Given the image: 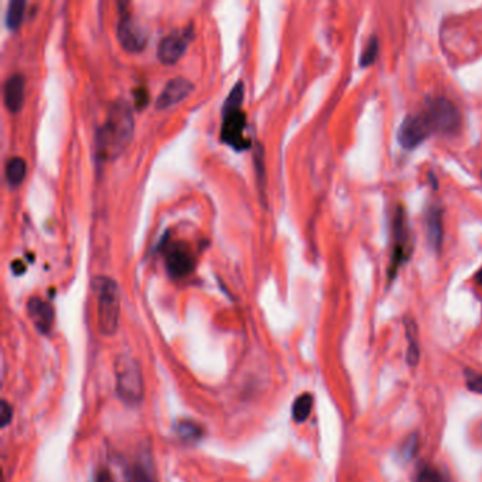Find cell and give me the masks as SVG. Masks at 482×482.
Listing matches in <instances>:
<instances>
[{
  "mask_svg": "<svg viewBox=\"0 0 482 482\" xmlns=\"http://www.w3.org/2000/svg\"><path fill=\"white\" fill-rule=\"evenodd\" d=\"M113 374L119 399L129 406L140 404L145 399V381L139 362L129 355H119L113 364Z\"/></svg>",
  "mask_w": 482,
  "mask_h": 482,
  "instance_id": "cell-2",
  "label": "cell"
},
{
  "mask_svg": "<svg viewBox=\"0 0 482 482\" xmlns=\"http://www.w3.org/2000/svg\"><path fill=\"white\" fill-rule=\"evenodd\" d=\"M242 100H243V83L239 81L235 84V87L231 90L229 95L225 99L222 113L231 112L235 109H242Z\"/></svg>",
  "mask_w": 482,
  "mask_h": 482,
  "instance_id": "cell-18",
  "label": "cell"
},
{
  "mask_svg": "<svg viewBox=\"0 0 482 482\" xmlns=\"http://www.w3.org/2000/svg\"><path fill=\"white\" fill-rule=\"evenodd\" d=\"M427 239L433 249H440L443 242V211L439 206H431L426 216Z\"/></svg>",
  "mask_w": 482,
  "mask_h": 482,
  "instance_id": "cell-14",
  "label": "cell"
},
{
  "mask_svg": "<svg viewBox=\"0 0 482 482\" xmlns=\"http://www.w3.org/2000/svg\"><path fill=\"white\" fill-rule=\"evenodd\" d=\"M192 40V27L183 31H173L164 36L157 47V57L163 64L177 63L186 53Z\"/></svg>",
  "mask_w": 482,
  "mask_h": 482,
  "instance_id": "cell-9",
  "label": "cell"
},
{
  "mask_svg": "<svg viewBox=\"0 0 482 482\" xmlns=\"http://www.w3.org/2000/svg\"><path fill=\"white\" fill-rule=\"evenodd\" d=\"M26 1L24 0H10L6 10V24L9 28H17L21 24L24 16Z\"/></svg>",
  "mask_w": 482,
  "mask_h": 482,
  "instance_id": "cell-16",
  "label": "cell"
},
{
  "mask_svg": "<svg viewBox=\"0 0 482 482\" xmlns=\"http://www.w3.org/2000/svg\"><path fill=\"white\" fill-rule=\"evenodd\" d=\"M222 127H221V139L231 147L236 150H245L251 146L249 139L245 137L246 127V116L242 109H235L231 112L222 113Z\"/></svg>",
  "mask_w": 482,
  "mask_h": 482,
  "instance_id": "cell-7",
  "label": "cell"
},
{
  "mask_svg": "<svg viewBox=\"0 0 482 482\" xmlns=\"http://www.w3.org/2000/svg\"><path fill=\"white\" fill-rule=\"evenodd\" d=\"M27 314L38 332L48 334L51 331L54 324V308L48 301L37 295L30 297L27 301Z\"/></svg>",
  "mask_w": 482,
  "mask_h": 482,
  "instance_id": "cell-11",
  "label": "cell"
},
{
  "mask_svg": "<svg viewBox=\"0 0 482 482\" xmlns=\"http://www.w3.org/2000/svg\"><path fill=\"white\" fill-rule=\"evenodd\" d=\"M433 132L450 135L456 133L461 125V115L454 102L444 97L430 99L423 110Z\"/></svg>",
  "mask_w": 482,
  "mask_h": 482,
  "instance_id": "cell-4",
  "label": "cell"
},
{
  "mask_svg": "<svg viewBox=\"0 0 482 482\" xmlns=\"http://www.w3.org/2000/svg\"><path fill=\"white\" fill-rule=\"evenodd\" d=\"M135 132V120L130 105L116 100L95 137V152L99 160H113L120 156L130 143Z\"/></svg>",
  "mask_w": 482,
  "mask_h": 482,
  "instance_id": "cell-1",
  "label": "cell"
},
{
  "mask_svg": "<svg viewBox=\"0 0 482 482\" xmlns=\"http://www.w3.org/2000/svg\"><path fill=\"white\" fill-rule=\"evenodd\" d=\"M98 295V327L110 337L117 331L120 315V293L115 281L100 276L95 281Z\"/></svg>",
  "mask_w": 482,
  "mask_h": 482,
  "instance_id": "cell-3",
  "label": "cell"
},
{
  "mask_svg": "<svg viewBox=\"0 0 482 482\" xmlns=\"http://www.w3.org/2000/svg\"><path fill=\"white\" fill-rule=\"evenodd\" d=\"M117 40L129 53H139L147 43L145 28L130 16H123L117 24Z\"/></svg>",
  "mask_w": 482,
  "mask_h": 482,
  "instance_id": "cell-10",
  "label": "cell"
},
{
  "mask_svg": "<svg viewBox=\"0 0 482 482\" xmlns=\"http://www.w3.org/2000/svg\"><path fill=\"white\" fill-rule=\"evenodd\" d=\"M431 133H433V129L426 115L421 110L419 113L407 115L403 119V122L400 123L399 132H397V140L402 147L410 150V149L417 147Z\"/></svg>",
  "mask_w": 482,
  "mask_h": 482,
  "instance_id": "cell-5",
  "label": "cell"
},
{
  "mask_svg": "<svg viewBox=\"0 0 482 482\" xmlns=\"http://www.w3.org/2000/svg\"><path fill=\"white\" fill-rule=\"evenodd\" d=\"M378 50H379V43H378V38L374 36L370 38L368 44L365 46L362 54H361V67H370L375 63L377 57H378Z\"/></svg>",
  "mask_w": 482,
  "mask_h": 482,
  "instance_id": "cell-19",
  "label": "cell"
},
{
  "mask_svg": "<svg viewBox=\"0 0 482 482\" xmlns=\"http://www.w3.org/2000/svg\"><path fill=\"white\" fill-rule=\"evenodd\" d=\"M164 262L174 279H183L194 271V255L186 242H172L164 249Z\"/></svg>",
  "mask_w": 482,
  "mask_h": 482,
  "instance_id": "cell-8",
  "label": "cell"
},
{
  "mask_svg": "<svg viewBox=\"0 0 482 482\" xmlns=\"http://www.w3.org/2000/svg\"><path fill=\"white\" fill-rule=\"evenodd\" d=\"M26 173H27V164H26L24 159L11 157V159L7 160L6 169H4V176H6V180L10 186H13V187L20 186L26 179Z\"/></svg>",
  "mask_w": 482,
  "mask_h": 482,
  "instance_id": "cell-15",
  "label": "cell"
},
{
  "mask_svg": "<svg viewBox=\"0 0 482 482\" xmlns=\"http://www.w3.org/2000/svg\"><path fill=\"white\" fill-rule=\"evenodd\" d=\"M11 269L14 271V273H16V275H20V273H23V272H24V269H26V268H24L23 262L17 259V261H14V262L11 263Z\"/></svg>",
  "mask_w": 482,
  "mask_h": 482,
  "instance_id": "cell-23",
  "label": "cell"
},
{
  "mask_svg": "<svg viewBox=\"0 0 482 482\" xmlns=\"http://www.w3.org/2000/svg\"><path fill=\"white\" fill-rule=\"evenodd\" d=\"M414 482H444V478L441 477V474L433 468V467H424L419 476L416 477Z\"/></svg>",
  "mask_w": 482,
  "mask_h": 482,
  "instance_id": "cell-20",
  "label": "cell"
},
{
  "mask_svg": "<svg viewBox=\"0 0 482 482\" xmlns=\"http://www.w3.org/2000/svg\"><path fill=\"white\" fill-rule=\"evenodd\" d=\"M467 387L474 393H482V374L470 372L467 378Z\"/></svg>",
  "mask_w": 482,
  "mask_h": 482,
  "instance_id": "cell-22",
  "label": "cell"
},
{
  "mask_svg": "<svg viewBox=\"0 0 482 482\" xmlns=\"http://www.w3.org/2000/svg\"><path fill=\"white\" fill-rule=\"evenodd\" d=\"M24 78L21 74L10 75L3 85V102L10 113H17L24 105Z\"/></svg>",
  "mask_w": 482,
  "mask_h": 482,
  "instance_id": "cell-13",
  "label": "cell"
},
{
  "mask_svg": "<svg viewBox=\"0 0 482 482\" xmlns=\"http://www.w3.org/2000/svg\"><path fill=\"white\" fill-rule=\"evenodd\" d=\"M407 228L404 211L402 206L397 208L393 218V249L390 256V265L387 271L389 281H393L399 268L410 258V249L407 248Z\"/></svg>",
  "mask_w": 482,
  "mask_h": 482,
  "instance_id": "cell-6",
  "label": "cell"
},
{
  "mask_svg": "<svg viewBox=\"0 0 482 482\" xmlns=\"http://www.w3.org/2000/svg\"><path fill=\"white\" fill-rule=\"evenodd\" d=\"M13 417V409L7 400H1L0 403V423L1 427H6Z\"/></svg>",
  "mask_w": 482,
  "mask_h": 482,
  "instance_id": "cell-21",
  "label": "cell"
},
{
  "mask_svg": "<svg viewBox=\"0 0 482 482\" xmlns=\"http://www.w3.org/2000/svg\"><path fill=\"white\" fill-rule=\"evenodd\" d=\"M194 84L189 81L187 78H173L170 80L166 87L163 88L162 94L156 100V108L157 109H166L169 106H173L182 100H184L193 93Z\"/></svg>",
  "mask_w": 482,
  "mask_h": 482,
  "instance_id": "cell-12",
  "label": "cell"
},
{
  "mask_svg": "<svg viewBox=\"0 0 482 482\" xmlns=\"http://www.w3.org/2000/svg\"><path fill=\"white\" fill-rule=\"evenodd\" d=\"M476 282L480 285V286H482V268L476 273Z\"/></svg>",
  "mask_w": 482,
  "mask_h": 482,
  "instance_id": "cell-24",
  "label": "cell"
},
{
  "mask_svg": "<svg viewBox=\"0 0 482 482\" xmlns=\"http://www.w3.org/2000/svg\"><path fill=\"white\" fill-rule=\"evenodd\" d=\"M313 409V396L308 393H304L298 396L293 404V419L297 423H303L308 419Z\"/></svg>",
  "mask_w": 482,
  "mask_h": 482,
  "instance_id": "cell-17",
  "label": "cell"
}]
</instances>
